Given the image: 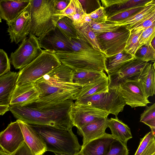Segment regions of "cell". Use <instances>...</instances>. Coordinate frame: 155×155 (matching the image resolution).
Listing matches in <instances>:
<instances>
[{
	"instance_id": "cell-1",
	"label": "cell",
	"mask_w": 155,
	"mask_h": 155,
	"mask_svg": "<svg viewBox=\"0 0 155 155\" xmlns=\"http://www.w3.org/2000/svg\"><path fill=\"white\" fill-rule=\"evenodd\" d=\"M72 99L56 101L38 99L31 103L9 106V110L17 120L34 125L49 126L64 130L74 127L70 117Z\"/></svg>"
},
{
	"instance_id": "cell-2",
	"label": "cell",
	"mask_w": 155,
	"mask_h": 155,
	"mask_svg": "<svg viewBox=\"0 0 155 155\" xmlns=\"http://www.w3.org/2000/svg\"><path fill=\"white\" fill-rule=\"evenodd\" d=\"M41 137L47 151L66 155H75L81 146L72 129L64 130L45 125H31Z\"/></svg>"
},
{
	"instance_id": "cell-3",
	"label": "cell",
	"mask_w": 155,
	"mask_h": 155,
	"mask_svg": "<svg viewBox=\"0 0 155 155\" xmlns=\"http://www.w3.org/2000/svg\"><path fill=\"white\" fill-rule=\"evenodd\" d=\"M74 72L62 63L37 80L34 83L39 92V98L55 93L77 92L82 86L73 82Z\"/></svg>"
},
{
	"instance_id": "cell-4",
	"label": "cell",
	"mask_w": 155,
	"mask_h": 155,
	"mask_svg": "<svg viewBox=\"0 0 155 155\" xmlns=\"http://www.w3.org/2000/svg\"><path fill=\"white\" fill-rule=\"evenodd\" d=\"M56 1L30 0V33L39 38L56 28L63 17L56 9Z\"/></svg>"
},
{
	"instance_id": "cell-5",
	"label": "cell",
	"mask_w": 155,
	"mask_h": 155,
	"mask_svg": "<svg viewBox=\"0 0 155 155\" xmlns=\"http://www.w3.org/2000/svg\"><path fill=\"white\" fill-rule=\"evenodd\" d=\"M61 63L76 71H105L107 56L103 52L92 47L78 51L59 52L55 53Z\"/></svg>"
},
{
	"instance_id": "cell-6",
	"label": "cell",
	"mask_w": 155,
	"mask_h": 155,
	"mask_svg": "<svg viewBox=\"0 0 155 155\" xmlns=\"http://www.w3.org/2000/svg\"><path fill=\"white\" fill-rule=\"evenodd\" d=\"M61 64L55 53L44 50L38 57L18 72L17 85L34 83Z\"/></svg>"
},
{
	"instance_id": "cell-7",
	"label": "cell",
	"mask_w": 155,
	"mask_h": 155,
	"mask_svg": "<svg viewBox=\"0 0 155 155\" xmlns=\"http://www.w3.org/2000/svg\"><path fill=\"white\" fill-rule=\"evenodd\" d=\"M21 41L19 47L10 54L9 61L16 69L23 68L38 57L44 50L38 38L30 33Z\"/></svg>"
},
{
	"instance_id": "cell-8",
	"label": "cell",
	"mask_w": 155,
	"mask_h": 155,
	"mask_svg": "<svg viewBox=\"0 0 155 155\" xmlns=\"http://www.w3.org/2000/svg\"><path fill=\"white\" fill-rule=\"evenodd\" d=\"M130 33V31L125 26H120L115 31L97 36L101 51L107 57L112 56L122 51Z\"/></svg>"
},
{
	"instance_id": "cell-9",
	"label": "cell",
	"mask_w": 155,
	"mask_h": 155,
	"mask_svg": "<svg viewBox=\"0 0 155 155\" xmlns=\"http://www.w3.org/2000/svg\"><path fill=\"white\" fill-rule=\"evenodd\" d=\"M148 62L134 58L117 71L107 74L108 88L117 87L125 80L138 81L142 71Z\"/></svg>"
},
{
	"instance_id": "cell-10",
	"label": "cell",
	"mask_w": 155,
	"mask_h": 155,
	"mask_svg": "<svg viewBox=\"0 0 155 155\" xmlns=\"http://www.w3.org/2000/svg\"><path fill=\"white\" fill-rule=\"evenodd\" d=\"M107 111L87 105L74 102L70 113L74 126L77 129L96 120L107 117Z\"/></svg>"
},
{
	"instance_id": "cell-11",
	"label": "cell",
	"mask_w": 155,
	"mask_h": 155,
	"mask_svg": "<svg viewBox=\"0 0 155 155\" xmlns=\"http://www.w3.org/2000/svg\"><path fill=\"white\" fill-rule=\"evenodd\" d=\"M118 89L126 104L132 108L146 106L150 103L139 80H125L119 85Z\"/></svg>"
},
{
	"instance_id": "cell-12",
	"label": "cell",
	"mask_w": 155,
	"mask_h": 155,
	"mask_svg": "<svg viewBox=\"0 0 155 155\" xmlns=\"http://www.w3.org/2000/svg\"><path fill=\"white\" fill-rule=\"evenodd\" d=\"M6 23L11 42L18 44L23 40L30 34L31 31L30 3L15 19Z\"/></svg>"
},
{
	"instance_id": "cell-13",
	"label": "cell",
	"mask_w": 155,
	"mask_h": 155,
	"mask_svg": "<svg viewBox=\"0 0 155 155\" xmlns=\"http://www.w3.org/2000/svg\"><path fill=\"white\" fill-rule=\"evenodd\" d=\"M38 38L43 50L54 53L72 51L71 40L67 38L56 27Z\"/></svg>"
},
{
	"instance_id": "cell-14",
	"label": "cell",
	"mask_w": 155,
	"mask_h": 155,
	"mask_svg": "<svg viewBox=\"0 0 155 155\" xmlns=\"http://www.w3.org/2000/svg\"><path fill=\"white\" fill-rule=\"evenodd\" d=\"M24 142L18 122H11L0 132V148L10 155L15 152Z\"/></svg>"
},
{
	"instance_id": "cell-15",
	"label": "cell",
	"mask_w": 155,
	"mask_h": 155,
	"mask_svg": "<svg viewBox=\"0 0 155 155\" xmlns=\"http://www.w3.org/2000/svg\"><path fill=\"white\" fill-rule=\"evenodd\" d=\"M39 92L34 83L16 86L9 106H23L35 102L39 98Z\"/></svg>"
},
{
	"instance_id": "cell-16",
	"label": "cell",
	"mask_w": 155,
	"mask_h": 155,
	"mask_svg": "<svg viewBox=\"0 0 155 155\" xmlns=\"http://www.w3.org/2000/svg\"><path fill=\"white\" fill-rule=\"evenodd\" d=\"M23 135L24 142L34 155H43L47 151L46 147L41 137L32 125L17 120Z\"/></svg>"
},
{
	"instance_id": "cell-17",
	"label": "cell",
	"mask_w": 155,
	"mask_h": 155,
	"mask_svg": "<svg viewBox=\"0 0 155 155\" xmlns=\"http://www.w3.org/2000/svg\"><path fill=\"white\" fill-rule=\"evenodd\" d=\"M109 119L107 117L99 119L77 129L78 134L83 137L81 147L91 140L97 138L106 133Z\"/></svg>"
},
{
	"instance_id": "cell-18",
	"label": "cell",
	"mask_w": 155,
	"mask_h": 155,
	"mask_svg": "<svg viewBox=\"0 0 155 155\" xmlns=\"http://www.w3.org/2000/svg\"><path fill=\"white\" fill-rule=\"evenodd\" d=\"M116 139L111 134L106 133L89 142L81 147L80 151L83 155H105Z\"/></svg>"
},
{
	"instance_id": "cell-19",
	"label": "cell",
	"mask_w": 155,
	"mask_h": 155,
	"mask_svg": "<svg viewBox=\"0 0 155 155\" xmlns=\"http://www.w3.org/2000/svg\"><path fill=\"white\" fill-rule=\"evenodd\" d=\"M113 96L112 91L108 90L77 100L75 102L100 109L110 113L112 109Z\"/></svg>"
},
{
	"instance_id": "cell-20",
	"label": "cell",
	"mask_w": 155,
	"mask_h": 155,
	"mask_svg": "<svg viewBox=\"0 0 155 155\" xmlns=\"http://www.w3.org/2000/svg\"><path fill=\"white\" fill-rule=\"evenodd\" d=\"M30 0H0V17L6 22L17 18L28 5Z\"/></svg>"
},
{
	"instance_id": "cell-21",
	"label": "cell",
	"mask_w": 155,
	"mask_h": 155,
	"mask_svg": "<svg viewBox=\"0 0 155 155\" xmlns=\"http://www.w3.org/2000/svg\"><path fill=\"white\" fill-rule=\"evenodd\" d=\"M18 76V72L9 71L0 77V106H9Z\"/></svg>"
},
{
	"instance_id": "cell-22",
	"label": "cell",
	"mask_w": 155,
	"mask_h": 155,
	"mask_svg": "<svg viewBox=\"0 0 155 155\" xmlns=\"http://www.w3.org/2000/svg\"><path fill=\"white\" fill-rule=\"evenodd\" d=\"M151 0H101V6L105 8L108 17L116 13L133 7L143 5Z\"/></svg>"
},
{
	"instance_id": "cell-23",
	"label": "cell",
	"mask_w": 155,
	"mask_h": 155,
	"mask_svg": "<svg viewBox=\"0 0 155 155\" xmlns=\"http://www.w3.org/2000/svg\"><path fill=\"white\" fill-rule=\"evenodd\" d=\"M108 83L107 76L101 77L81 87L74 95L73 100L75 101L97 93L107 91Z\"/></svg>"
},
{
	"instance_id": "cell-24",
	"label": "cell",
	"mask_w": 155,
	"mask_h": 155,
	"mask_svg": "<svg viewBox=\"0 0 155 155\" xmlns=\"http://www.w3.org/2000/svg\"><path fill=\"white\" fill-rule=\"evenodd\" d=\"M108 127L112 136L125 144H127V141L133 137L130 127L119 119L117 116L109 119Z\"/></svg>"
},
{
	"instance_id": "cell-25",
	"label": "cell",
	"mask_w": 155,
	"mask_h": 155,
	"mask_svg": "<svg viewBox=\"0 0 155 155\" xmlns=\"http://www.w3.org/2000/svg\"><path fill=\"white\" fill-rule=\"evenodd\" d=\"M155 63L148 62L142 71L139 81L142 84L147 98L153 96L155 93Z\"/></svg>"
},
{
	"instance_id": "cell-26",
	"label": "cell",
	"mask_w": 155,
	"mask_h": 155,
	"mask_svg": "<svg viewBox=\"0 0 155 155\" xmlns=\"http://www.w3.org/2000/svg\"><path fill=\"white\" fill-rule=\"evenodd\" d=\"M154 12H155V0H151L140 11L127 19L116 24L119 26H125L129 30Z\"/></svg>"
},
{
	"instance_id": "cell-27",
	"label": "cell",
	"mask_w": 155,
	"mask_h": 155,
	"mask_svg": "<svg viewBox=\"0 0 155 155\" xmlns=\"http://www.w3.org/2000/svg\"><path fill=\"white\" fill-rule=\"evenodd\" d=\"M134 58V56L124 50L114 56L107 57L105 62V71L107 74L116 71Z\"/></svg>"
},
{
	"instance_id": "cell-28",
	"label": "cell",
	"mask_w": 155,
	"mask_h": 155,
	"mask_svg": "<svg viewBox=\"0 0 155 155\" xmlns=\"http://www.w3.org/2000/svg\"><path fill=\"white\" fill-rule=\"evenodd\" d=\"M85 13L78 0H70L67 7L60 12L61 16L70 18L74 25L79 24Z\"/></svg>"
},
{
	"instance_id": "cell-29",
	"label": "cell",
	"mask_w": 155,
	"mask_h": 155,
	"mask_svg": "<svg viewBox=\"0 0 155 155\" xmlns=\"http://www.w3.org/2000/svg\"><path fill=\"white\" fill-rule=\"evenodd\" d=\"M75 26L79 38L88 43L95 50L101 51L97 37L89 23Z\"/></svg>"
},
{
	"instance_id": "cell-30",
	"label": "cell",
	"mask_w": 155,
	"mask_h": 155,
	"mask_svg": "<svg viewBox=\"0 0 155 155\" xmlns=\"http://www.w3.org/2000/svg\"><path fill=\"white\" fill-rule=\"evenodd\" d=\"M106 76L104 71H76L74 70L73 77V81L75 84L82 87Z\"/></svg>"
},
{
	"instance_id": "cell-31",
	"label": "cell",
	"mask_w": 155,
	"mask_h": 155,
	"mask_svg": "<svg viewBox=\"0 0 155 155\" xmlns=\"http://www.w3.org/2000/svg\"><path fill=\"white\" fill-rule=\"evenodd\" d=\"M155 153V135L151 131L140 139V144L134 155H152Z\"/></svg>"
},
{
	"instance_id": "cell-32",
	"label": "cell",
	"mask_w": 155,
	"mask_h": 155,
	"mask_svg": "<svg viewBox=\"0 0 155 155\" xmlns=\"http://www.w3.org/2000/svg\"><path fill=\"white\" fill-rule=\"evenodd\" d=\"M56 27L70 40L79 39L72 21L66 16L61 18L58 21Z\"/></svg>"
},
{
	"instance_id": "cell-33",
	"label": "cell",
	"mask_w": 155,
	"mask_h": 155,
	"mask_svg": "<svg viewBox=\"0 0 155 155\" xmlns=\"http://www.w3.org/2000/svg\"><path fill=\"white\" fill-rule=\"evenodd\" d=\"M146 5L133 7L116 13L108 17L106 22L115 23H119L127 19L140 11Z\"/></svg>"
},
{
	"instance_id": "cell-34",
	"label": "cell",
	"mask_w": 155,
	"mask_h": 155,
	"mask_svg": "<svg viewBox=\"0 0 155 155\" xmlns=\"http://www.w3.org/2000/svg\"><path fill=\"white\" fill-rule=\"evenodd\" d=\"M90 25L96 36L116 30L120 26L115 23L107 22H98L91 21Z\"/></svg>"
},
{
	"instance_id": "cell-35",
	"label": "cell",
	"mask_w": 155,
	"mask_h": 155,
	"mask_svg": "<svg viewBox=\"0 0 155 155\" xmlns=\"http://www.w3.org/2000/svg\"><path fill=\"white\" fill-rule=\"evenodd\" d=\"M134 57L144 61H155V50L150 45H143L136 51Z\"/></svg>"
},
{
	"instance_id": "cell-36",
	"label": "cell",
	"mask_w": 155,
	"mask_h": 155,
	"mask_svg": "<svg viewBox=\"0 0 155 155\" xmlns=\"http://www.w3.org/2000/svg\"><path fill=\"white\" fill-rule=\"evenodd\" d=\"M140 122L149 126L151 131L155 130V103L146 106L145 110L140 115Z\"/></svg>"
},
{
	"instance_id": "cell-37",
	"label": "cell",
	"mask_w": 155,
	"mask_h": 155,
	"mask_svg": "<svg viewBox=\"0 0 155 155\" xmlns=\"http://www.w3.org/2000/svg\"><path fill=\"white\" fill-rule=\"evenodd\" d=\"M143 31L138 32L130 31L124 49L126 52L134 56L139 48V39Z\"/></svg>"
},
{
	"instance_id": "cell-38",
	"label": "cell",
	"mask_w": 155,
	"mask_h": 155,
	"mask_svg": "<svg viewBox=\"0 0 155 155\" xmlns=\"http://www.w3.org/2000/svg\"><path fill=\"white\" fill-rule=\"evenodd\" d=\"M105 155H129L127 144L116 139L111 143Z\"/></svg>"
},
{
	"instance_id": "cell-39",
	"label": "cell",
	"mask_w": 155,
	"mask_h": 155,
	"mask_svg": "<svg viewBox=\"0 0 155 155\" xmlns=\"http://www.w3.org/2000/svg\"><path fill=\"white\" fill-rule=\"evenodd\" d=\"M155 37V23L143 31L139 39V48L143 45H150L152 41Z\"/></svg>"
},
{
	"instance_id": "cell-40",
	"label": "cell",
	"mask_w": 155,
	"mask_h": 155,
	"mask_svg": "<svg viewBox=\"0 0 155 155\" xmlns=\"http://www.w3.org/2000/svg\"><path fill=\"white\" fill-rule=\"evenodd\" d=\"M155 23V12L140 22L131 27L129 30L131 32H138L143 31Z\"/></svg>"
},
{
	"instance_id": "cell-41",
	"label": "cell",
	"mask_w": 155,
	"mask_h": 155,
	"mask_svg": "<svg viewBox=\"0 0 155 155\" xmlns=\"http://www.w3.org/2000/svg\"><path fill=\"white\" fill-rule=\"evenodd\" d=\"M9 59L6 52L0 49V77L10 71Z\"/></svg>"
},
{
	"instance_id": "cell-42",
	"label": "cell",
	"mask_w": 155,
	"mask_h": 155,
	"mask_svg": "<svg viewBox=\"0 0 155 155\" xmlns=\"http://www.w3.org/2000/svg\"><path fill=\"white\" fill-rule=\"evenodd\" d=\"M84 11L89 14L101 6L99 0H78Z\"/></svg>"
},
{
	"instance_id": "cell-43",
	"label": "cell",
	"mask_w": 155,
	"mask_h": 155,
	"mask_svg": "<svg viewBox=\"0 0 155 155\" xmlns=\"http://www.w3.org/2000/svg\"><path fill=\"white\" fill-rule=\"evenodd\" d=\"M91 21L98 22H106L107 18L105 8L101 6L91 13L88 14Z\"/></svg>"
},
{
	"instance_id": "cell-44",
	"label": "cell",
	"mask_w": 155,
	"mask_h": 155,
	"mask_svg": "<svg viewBox=\"0 0 155 155\" xmlns=\"http://www.w3.org/2000/svg\"><path fill=\"white\" fill-rule=\"evenodd\" d=\"M9 155H34L29 147L24 142L13 153Z\"/></svg>"
},
{
	"instance_id": "cell-45",
	"label": "cell",
	"mask_w": 155,
	"mask_h": 155,
	"mask_svg": "<svg viewBox=\"0 0 155 155\" xmlns=\"http://www.w3.org/2000/svg\"><path fill=\"white\" fill-rule=\"evenodd\" d=\"M70 0H56V7L57 10L61 12L64 10L68 6Z\"/></svg>"
},
{
	"instance_id": "cell-46",
	"label": "cell",
	"mask_w": 155,
	"mask_h": 155,
	"mask_svg": "<svg viewBox=\"0 0 155 155\" xmlns=\"http://www.w3.org/2000/svg\"><path fill=\"white\" fill-rule=\"evenodd\" d=\"M9 107L8 106H0V115H3L9 110Z\"/></svg>"
},
{
	"instance_id": "cell-47",
	"label": "cell",
	"mask_w": 155,
	"mask_h": 155,
	"mask_svg": "<svg viewBox=\"0 0 155 155\" xmlns=\"http://www.w3.org/2000/svg\"><path fill=\"white\" fill-rule=\"evenodd\" d=\"M150 45L155 50V37L154 38L152 41Z\"/></svg>"
},
{
	"instance_id": "cell-48",
	"label": "cell",
	"mask_w": 155,
	"mask_h": 155,
	"mask_svg": "<svg viewBox=\"0 0 155 155\" xmlns=\"http://www.w3.org/2000/svg\"><path fill=\"white\" fill-rule=\"evenodd\" d=\"M0 155H9L0 149Z\"/></svg>"
},
{
	"instance_id": "cell-49",
	"label": "cell",
	"mask_w": 155,
	"mask_h": 155,
	"mask_svg": "<svg viewBox=\"0 0 155 155\" xmlns=\"http://www.w3.org/2000/svg\"><path fill=\"white\" fill-rule=\"evenodd\" d=\"M75 155H83L82 153L79 151V152L76 154Z\"/></svg>"
},
{
	"instance_id": "cell-50",
	"label": "cell",
	"mask_w": 155,
	"mask_h": 155,
	"mask_svg": "<svg viewBox=\"0 0 155 155\" xmlns=\"http://www.w3.org/2000/svg\"><path fill=\"white\" fill-rule=\"evenodd\" d=\"M55 155H66L64 154H58V153H55Z\"/></svg>"
},
{
	"instance_id": "cell-51",
	"label": "cell",
	"mask_w": 155,
	"mask_h": 155,
	"mask_svg": "<svg viewBox=\"0 0 155 155\" xmlns=\"http://www.w3.org/2000/svg\"><path fill=\"white\" fill-rule=\"evenodd\" d=\"M2 21H1V19L0 17V23Z\"/></svg>"
},
{
	"instance_id": "cell-52",
	"label": "cell",
	"mask_w": 155,
	"mask_h": 155,
	"mask_svg": "<svg viewBox=\"0 0 155 155\" xmlns=\"http://www.w3.org/2000/svg\"><path fill=\"white\" fill-rule=\"evenodd\" d=\"M152 155H155V153H154Z\"/></svg>"
}]
</instances>
